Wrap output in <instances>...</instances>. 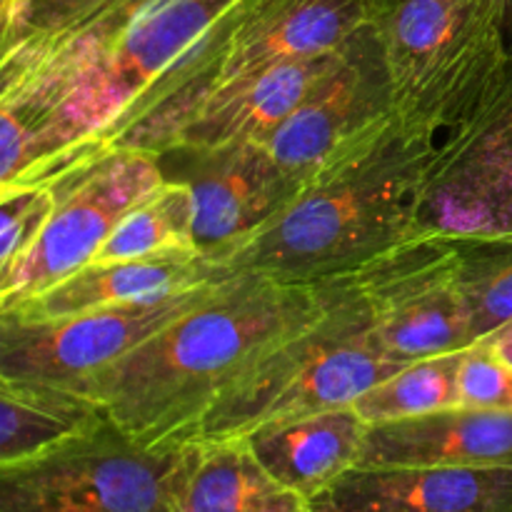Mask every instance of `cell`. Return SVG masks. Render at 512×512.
<instances>
[{"mask_svg":"<svg viewBox=\"0 0 512 512\" xmlns=\"http://www.w3.org/2000/svg\"><path fill=\"white\" fill-rule=\"evenodd\" d=\"M348 283L350 273L320 283L218 273L198 305L110 365L88 400L148 448L180 445L225 390L313 323Z\"/></svg>","mask_w":512,"mask_h":512,"instance_id":"cell-1","label":"cell"},{"mask_svg":"<svg viewBox=\"0 0 512 512\" xmlns=\"http://www.w3.org/2000/svg\"><path fill=\"white\" fill-rule=\"evenodd\" d=\"M260 0H25L83 70L108 148L158 155Z\"/></svg>","mask_w":512,"mask_h":512,"instance_id":"cell-2","label":"cell"},{"mask_svg":"<svg viewBox=\"0 0 512 512\" xmlns=\"http://www.w3.org/2000/svg\"><path fill=\"white\" fill-rule=\"evenodd\" d=\"M438 140L398 120L300 185L278 215L208 260L215 273L320 283L353 273L420 233L428 168Z\"/></svg>","mask_w":512,"mask_h":512,"instance_id":"cell-3","label":"cell"},{"mask_svg":"<svg viewBox=\"0 0 512 512\" xmlns=\"http://www.w3.org/2000/svg\"><path fill=\"white\" fill-rule=\"evenodd\" d=\"M393 110L413 135L463 128L512 80L498 0H380Z\"/></svg>","mask_w":512,"mask_h":512,"instance_id":"cell-4","label":"cell"},{"mask_svg":"<svg viewBox=\"0 0 512 512\" xmlns=\"http://www.w3.org/2000/svg\"><path fill=\"white\" fill-rule=\"evenodd\" d=\"M403 365L375 340L370 300L350 273L348 290L225 390L190 438H243L275 420L353 408Z\"/></svg>","mask_w":512,"mask_h":512,"instance_id":"cell-5","label":"cell"},{"mask_svg":"<svg viewBox=\"0 0 512 512\" xmlns=\"http://www.w3.org/2000/svg\"><path fill=\"white\" fill-rule=\"evenodd\" d=\"M103 148L78 65L48 25L20 13L0 35V195L55 183Z\"/></svg>","mask_w":512,"mask_h":512,"instance_id":"cell-6","label":"cell"},{"mask_svg":"<svg viewBox=\"0 0 512 512\" xmlns=\"http://www.w3.org/2000/svg\"><path fill=\"white\" fill-rule=\"evenodd\" d=\"M180 445L148 448L105 413L0 463V512H168Z\"/></svg>","mask_w":512,"mask_h":512,"instance_id":"cell-7","label":"cell"},{"mask_svg":"<svg viewBox=\"0 0 512 512\" xmlns=\"http://www.w3.org/2000/svg\"><path fill=\"white\" fill-rule=\"evenodd\" d=\"M213 280L173 298L85 313L25 315L3 310L0 378L15 388L90 403L95 380L170 320L198 305Z\"/></svg>","mask_w":512,"mask_h":512,"instance_id":"cell-8","label":"cell"},{"mask_svg":"<svg viewBox=\"0 0 512 512\" xmlns=\"http://www.w3.org/2000/svg\"><path fill=\"white\" fill-rule=\"evenodd\" d=\"M163 180L158 155L140 148H103L55 180L53 208L13 273L10 305L88 265L118 220Z\"/></svg>","mask_w":512,"mask_h":512,"instance_id":"cell-9","label":"cell"},{"mask_svg":"<svg viewBox=\"0 0 512 512\" xmlns=\"http://www.w3.org/2000/svg\"><path fill=\"white\" fill-rule=\"evenodd\" d=\"M393 120V88L373 18L335 53L330 68L268 140V150L305 185Z\"/></svg>","mask_w":512,"mask_h":512,"instance_id":"cell-10","label":"cell"},{"mask_svg":"<svg viewBox=\"0 0 512 512\" xmlns=\"http://www.w3.org/2000/svg\"><path fill=\"white\" fill-rule=\"evenodd\" d=\"M353 273L370 300L375 340L390 358L413 363L473 345L445 235H410Z\"/></svg>","mask_w":512,"mask_h":512,"instance_id":"cell-11","label":"cell"},{"mask_svg":"<svg viewBox=\"0 0 512 512\" xmlns=\"http://www.w3.org/2000/svg\"><path fill=\"white\" fill-rule=\"evenodd\" d=\"M418 230L512 238V80L483 113L438 140Z\"/></svg>","mask_w":512,"mask_h":512,"instance_id":"cell-12","label":"cell"},{"mask_svg":"<svg viewBox=\"0 0 512 512\" xmlns=\"http://www.w3.org/2000/svg\"><path fill=\"white\" fill-rule=\"evenodd\" d=\"M180 160L168 178L190 185L195 205V248L203 258L258 230L288 205L300 183L283 170L268 145L220 150H165Z\"/></svg>","mask_w":512,"mask_h":512,"instance_id":"cell-13","label":"cell"},{"mask_svg":"<svg viewBox=\"0 0 512 512\" xmlns=\"http://www.w3.org/2000/svg\"><path fill=\"white\" fill-rule=\"evenodd\" d=\"M310 512H512V468L355 465Z\"/></svg>","mask_w":512,"mask_h":512,"instance_id":"cell-14","label":"cell"},{"mask_svg":"<svg viewBox=\"0 0 512 512\" xmlns=\"http://www.w3.org/2000/svg\"><path fill=\"white\" fill-rule=\"evenodd\" d=\"M338 53V50H335ZM335 53L285 60L220 83L198 100L173 130L165 150H220L230 145H268L315 80L330 68ZM158 153V155H160Z\"/></svg>","mask_w":512,"mask_h":512,"instance_id":"cell-15","label":"cell"},{"mask_svg":"<svg viewBox=\"0 0 512 512\" xmlns=\"http://www.w3.org/2000/svg\"><path fill=\"white\" fill-rule=\"evenodd\" d=\"M378 8L380 0H260L230 38L213 88L285 60L335 53L373 23Z\"/></svg>","mask_w":512,"mask_h":512,"instance_id":"cell-16","label":"cell"},{"mask_svg":"<svg viewBox=\"0 0 512 512\" xmlns=\"http://www.w3.org/2000/svg\"><path fill=\"white\" fill-rule=\"evenodd\" d=\"M358 465L512 468V413L455 405L368 425Z\"/></svg>","mask_w":512,"mask_h":512,"instance_id":"cell-17","label":"cell"},{"mask_svg":"<svg viewBox=\"0 0 512 512\" xmlns=\"http://www.w3.org/2000/svg\"><path fill=\"white\" fill-rule=\"evenodd\" d=\"M168 512H310V505L260 465L245 438H190L178 448Z\"/></svg>","mask_w":512,"mask_h":512,"instance_id":"cell-18","label":"cell"},{"mask_svg":"<svg viewBox=\"0 0 512 512\" xmlns=\"http://www.w3.org/2000/svg\"><path fill=\"white\" fill-rule=\"evenodd\" d=\"M365 433L355 408H333L265 423L243 438L278 483L310 500L358 465Z\"/></svg>","mask_w":512,"mask_h":512,"instance_id":"cell-19","label":"cell"},{"mask_svg":"<svg viewBox=\"0 0 512 512\" xmlns=\"http://www.w3.org/2000/svg\"><path fill=\"white\" fill-rule=\"evenodd\" d=\"M215 268L200 253L163 255V258L88 263L5 310L25 315H70L115 305L153 303L215 278Z\"/></svg>","mask_w":512,"mask_h":512,"instance_id":"cell-20","label":"cell"},{"mask_svg":"<svg viewBox=\"0 0 512 512\" xmlns=\"http://www.w3.org/2000/svg\"><path fill=\"white\" fill-rule=\"evenodd\" d=\"M195 205L185 180L168 178L118 220L90 263L163 258L198 253L195 248Z\"/></svg>","mask_w":512,"mask_h":512,"instance_id":"cell-21","label":"cell"},{"mask_svg":"<svg viewBox=\"0 0 512 512\" xmlns=\"http://www.w3.org/2000/svg\"><path fill=\"white\" fill-rule=\"evenodd\" d=\"M448 240L453 283L475 345L512 323V238L458 235Z\"/></svg>","mask_w":512,"mask_h":512,"instance_id":"cell-22","label":"cell"},{"mask_svg":"<svg viewBox=\"0 0 512 512\" xmlns=\"http://www.w3.org/2000/svg\"><path fill=\"white\" fill-rule=\"evenodd\" d=\"M463 350L433 358L413 360L360 395L353 403L355 413L368 425L390 420L418 418L460 405L458 368Z\"/></svg>","mask_w":512,"mask_h":512,"instance_id":"cell-23","label":"cell"},{"mask_svg":"<svg viewBox=\"0 0 512 512\" xmlns=\"http://www.w3.org/2000/svg\"><path fill=\"white\" fill-rule=\"evenodd\" d=\"M98 415L93 403L15 388L0 378V463L33 453Z\"/></svg>","mask_w":512,"mask_h":512,"instance_id":"cell-24","label":"cell"},{"mask_svg":"<svg viewBox=\"0 0 512 512\" xmlns=\"http://www.w3.org/2000/svg\"><path fill=\"white\" fill-rule=\"evenodd\" d=\"M50 208H53V183L28 185L0 195V278L10 283V295H13L15 268L38 230L43 228Z\"/></svg>","mask_w":512,"mask_h":512,"instance_id":"cell-25","label":"cell"},{"mask_svg":"<svg viewBox=\"0 0 512 512\" xmlns=\"http://www.w3.org/2000/svg\"><path fill=\"white\" fill-rule=\"evenodd\" d=\"M458 398L463 408L512 413V365L485 343L465 348L458 368Z\"/></svg>","mask_w":512,"mask_h":512,"instance_id":"cell-26","label":"cell"},{"mask_svg":"<svg viewBox=\"0 0 512 512\" xmlns=\"http://www.w3.org/2000/svg\"><path fill=\"white\" fill-rule=\"evenodd\" d=\"M480 343L490 345V348H493L500 358L508 360V363L512 365V323L505 325V328H500L498 333L488 335V338L480 340Z\"/></svg>","mask_w":512,"mask_h":512,"instance_id":"cell-27","label":"cell"},{"mask_svg":"<svg viewBox=\"0 0 512 512\" xmlns=\"http://www.w3.org/2000/svg\"><path fill=\"white\" fill-rule=\"evenodd\" d=\"M23 3L25 0H0V35L8 28H13L20 10H23Z\"/></svg>","mask_w":512,"mask_h":512,"instance_id":"cell-28","label":"cell"},{"mask_svg":"<svg viewBox=\"0 0 512 512\" xmlns=\"http://www.w3.org/2000/svg\"><path fill=\"white\" fill-rule=\"evenodd\" d=\"M498 10H500V23H503V33H505V40H508V50L512 58V0H498Z\"/></svg>","mask_w":512,"mask_h":512,"instance_id":"cell-29","label":"cell"},{"mask_svg":"<svg viewBox=\"0 0 512 512\" xmlns=\"http://www.w3.org/2000/svg\"><path fill=\"white\" fill-rule=\"evenodd\" d=\"M10 298H13V295H10V283H8V280L0 278V313H3V310L8 308Z\"/></svg>","mask_w":512,"mask_h":512,"instance_id":"cell-30","label":"cell"}]
</instances>
